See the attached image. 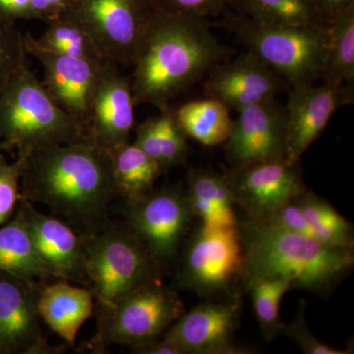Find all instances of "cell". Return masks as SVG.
Returning <instances> with one entry per match:
<instances>
[{
    "label": "cell",
    "instance_id": "cell-1",
    "mask_svg": "<svg viewBox=\"0 0 354 354\" xmlns=\"http://www.w3.org/2000/svg\"><path fill=\"white\" fill-rule=\"evenodd\" d=\"M23 158L21 199L46 205L81 235L108 225L118 195L111 156L88 138L39 147Z\"/></svg>",
    "mask_w": 354,
    "mask_h": 354
},
{
    "label": "cell",
    "instance_id": "cell-2",
    "mask_svg": "<svg viewBox=\"0 0 354 354\" xmlns=\"http://www.w3.org/2000/svg\"><path fill=\"white\" fill-rule=\"evenodd\" d=\"M227 50L212 32L207 18L156 10L131 66L135 104L162 111L169 102L211 71Z\"/></svg>",
    "mask_w": 354,
    "mask_h": 354
},
{
    "label": "cell",
    "instance_id": "cell-3",
    "mask_svg": "<svg viewBox=\"0 0 354 354\" xmlns=\"http://www.w3.org/2000/svg\"><path fill=\"white\" fill-rule=\"evenodd\" d=\"M239 228L244 290L263 279H283L291 288L328 298L353 271V248L329 245L270 223L247 220Z\"/></svg>",
    "mask_w": 354,
    "mask_h": 354
},
{
    "label": "cell",
    "instance_id": "cell-4",
    "mask_svg": "<svg viewBox=\"0 0 354 354\" xmlns=\"http://www.w3.org/2000/svg\"><path fill=\"white\" fill-rule=\"evenodd\" d=\"M87 138L84 128L53 102L28 64L0 93V151L26 157L39 147Z\"/></svg>",
    "mask_w": 354,
    "mask_h": 354
},
{
    "label": "cell",
    "instance_id": "cell-5",
    "mask_svg": "<svg viewBox=\"0 0 354 354\" xmlns=\"http://www.w3.org/2000/svg\"><path fill=\"white\" fill-rule=\"evenodd\" d=\"M225 25L247 51L290 88L313 85L322 79L329 27L265 25L239 12L227 14Z\"/></svg>",
    "mask_w": 354,
    "mask_h": 354
},
{
    "label": "cell",
    "instance_id": "cell-6",
    "mask_svg": "<svg viewBox=\"0 0 354 354\" xmlns=\"http://www.w3.org/2000/svg\"><path fill=\"white\" fill-rule=\"evenodd\" d=\"M82 236L88 288L97 306H108L132 291L160 281L164 267L127 223H108L100 232Z\"/></svg>",
    "mask_w": 354,
    "mask_h": 354
},
{
    "label": "cell",
    "instance_id": "cell-7",
    "mask_svg": "<svg viewBox=\"0 0 354 354\" xmlns=\"http://www.w3.org/2000/svg\"><path fill=\"white\" fill-rule=\"evenodd\" d=\"M184 312L177 292L150 283L108 306H97V333L91 346L95 353L120 344L128 348L160 339Z\"/></svg>",
    "mask_w": 354,
    "mask_h": 354
},
{
    "label": "cell",
    "instance_id": "cell-8",
    "mask_svg": "<svg viewBox=\"0 0 354 354\" xmlns=\"http://www.w3.org/2000/svg\"><path fill=\"white\" fill-rule=\"evenodd\" d=\"M176 286L200 297L227 292L241 279L243 244L239 225L199 227L184 242Z\"/></svg>",
    "mask_w": 354,
    "mask_h": 354
},
{
    "label": "cell",
    "instance_id": "cell-9",
    "mask_svg": "<svg viewBox=\"0 0 354 354\" xmlns=\"http://www.w3.org/2000/svg\"><path fill=\"white\" fill-rule=\"evenodd\" d=\"M155 11L152 0H68L64 14L82 26L106 62L131 66Z\"/></svg>",
    "mask_w": 354,
    "mask_h": 354
},
{
    "label": "cell",
    "instance_id": "cell-10",
    "mask_svg": "<svg viewBox=\"0 0 354 354\" xmlns=\"http://www.w3.org/2000/svg\"><path fill=\"white\" fill-rule=\"evenodd\" d=\"M127 225L158 264H169L189 232L194 216L183 186L152 189L127 202Z\"/></svg>",
    "mask_w": 354,
    "mask_h": 354
},
{
    "label": "cell",
    "instance_id": "cell-11",
    "mask_svg": "<svg viewBox=\"0 0 354 354\" xmlns=\"http://www.w3.org/2000/svg\"><path fill=\"white\" fill-rule=\"evenodd\" d=\"M225 176L234 205L254 223L269 221L281 207L307 190L300 162L288 164L285 160L232 167Z\"/></svg>",
    "mask_w": 354,
    "mask_h": 354
},
{
    "label": "cell",
    "instance_id": "cell-12",
    "mask_svg": "<svg viewBox=\"0 0 354 354\" xmlns=\"http://www.w3.org/2000/svg\"><path fill=\"white\" fill-rule=\"evenodd\" d=\"M241 314L239 297L208 300L184 311L162 337L180 354L250 353L234 344Z\"/></svg>",
    "mask_w": 354,
    "mask_h": 354
},
{
    "label": "cell",
    "instance_id": "cell-13",
    "mask_svg": "<svg viewBox=\"0 0 354 354\" xmlns=\"http://www.w3.org/2000/svg\"><path fill=\"white\" fill-rule=\"evenodd\" d=\"M34 281L0 272V354H53L64 348L48 344L38 310Z\"/></svg>",
    "mask_w": 354,
    "mask_h": 354
},
{
    "label": "cell",
    "instance_id": "cell-14",
    "mask_svg": "<svg viewBox=\"0 0 354 354\" xmlns=\"http://www.w3.org/2000/svg\"><path fill=\"white\" fill-rule=\"evenodd\" d=\"M353 86L309 85L290 88L286 111V153L288 164L300 162L302 155L319 138L341 106L353 104Z\"/></svg>",
    "mask_w": 354,
    "mask_h": 354
},
{
    "label": "cell",
    "instance_id": "cell-15",
    "mask_svg": "<svg viewBox=\"0 0 354 354\" xmlns=\"http://www.w3.org/2000/svg\"><path fill=\"white\" fill-rule=\"evenodd\" d=\"M225 152L232 167L285 160V106L271 99L239 111Z\"/></svg>",
    "mask_w": 354,
    "mask_h": 354
},
{
    "label": "cell",
    "instance_id": "cell-16",
    "mask_svg": "<svg viewBox=\"0 0 354 354\" xmlns=\"http://www.w3.org/2000/svg\"><path fill=\"white\" fill-rule=\"evenodd\" d=\"M131 80L118 64L104 62L100 69L88 113L86 136L109 151L129 142L134 127Z\"/></svg>",
    "mask_w": 354,
    "mask_h": 354
},
{
    "label": "cell",
    "instance_id": "cell-17",
    "mask_svg": "<svg viewBox=\"0 0 354 354\" xmlns=\"http://www.w3.org/2000/svg\"><path fill=\"white\" fill-rule=\"evenodd\" d=\"M25 41L28 55L43 67L41 82L46 92L86 132L95 84L104 62L50 53L35 46L26 36Z\"/></svg>",
    "mask_w": 354,
    "mask_h": 354
},
{
    "label": "cell",
    "instance_id": "cell-18",
    "mask_svg": "<svg viewBox=\"0 0 354 354\" xmlns=\"http://www.w3.org/2000/svg\"><path fill=\"white\" fill-rule=\"evenodd\" d=\"M20 209L39 259L53 279L88 286L82 235L69 223L39 212L32 203L20 200Z\"/></svg>",
    "mask_w": 354,
    "mask_h": 354
},
{
    "label": "cell",
    "instance_id": "cell-19",
    "mask_svg": "<svg viewBox=\"0 0 354 354\" xmlns=\"http://www.w3.org/2000/svg\"><path fill=\"white\" fill-rule=\"evenodd\" d=\"M205 83L207 97L218 100L228 109H241L274 99L290 90L288 83L253 53L239 57L211 70Z\"/></svg>",
    "mask_w": 354,
    "mask_h": 354
},
{
    "label": "cell",
    "instance_id": "cell-20",
    "mask_svg": "<svg viewBox=\"0 0 354 354\" xmlns=\"http://www.w3.org/2000/svg\"><path fill=\"white\" fill-rule=\"evenodd\" d=\"M95 297L87 288L68 281H39L38 310L41 320L70 346L76 342L83 324L94 315Z\"/></svg>",
    "mask_w": 354,
    "mask_h": 354
},
{
    "label": "cell",
    "instance_id": "cell-21",
    "mask_svg": "<svg viewBox=\"0 0 354 354\" xmlns=\"http://www.w3.org/2000/svg\"><path fill=\"white\" fill-rule=\"evenodd\" d=\"M188 204L194 218L206 227L239 225L232 191L225 176L205 169H192L188 174Z\"/></svg>",
    "mask_w": 354,
    "mask_h": 354
},
{
    "label": "cell",
    "instance_id": "cell-22",
    "mask_svg": "<svg viewBox=\"0 0 354 354\" xmlns=\"http://www.w3.org/2000/svg\"><path fill=\"white\" fill-rule=\"evenodd\" d=\"M187 138L176 121L174 109L169 106L139 125L134 144L164 171L185 160Z\"/></svg>",
    "mask_w": 354,
    "mask_h": 354
},
{
    "label": "cell",
    "instance_id": "cell-23",
    "mask_svg": "<svg viewBox=\"0 0 354 354\" xmlns=\"http://www.w3.org/2000/svg\"><path fill=\"white\" fill-rule=\"evenodd\" d=\"M0 272L34 281L53 279L39 259L29 228L18 207L12 218L0 227Z\"/></svg>",
    "mask_w": 354,
    "mask_h": 354
},
{
    "label": "cell",
    "instance_id": "cell-24",
    "mask_svg": "<svg viewBox=\"0 0 354 354\" xmlns=\"http://www.w3.org/2000/svg\"><path fill=\"white\" fill-rule=\"evenodd\" d=\"M230 111L218 100L208 97L186 102L174 113L186 136L212 147L225 143L230 137L234 123Z\"/></svg>",
    "mask_w": 354,
    "mask_h": 354
},
{
    "label": "cell",
    "instance_id": "cell-25",
    "mask_svg": "<svg viewBox=\"0 0 354 354\" xmlns=\"http://www.w3.org/2000/svg\"><path fill=\"white\" fill-rule=\"evenodd\" d=\"M118 195L133 201L153 189L162 169L139 147L129 142L109 151Z\"/></svg>",
    "mask_w": 354,
    "mask_h": 354
},
{
    "label": "cell",
    "instance_id": "cell-26",
    "mask_svg": "<svg viewBox=\"0 0 354 354\" xmlns=\"http://www.w3.org/2000/svg\"><path fill=\"white\" fill-rule=\"evenodd\" d=\"M239 13L261 24L328 28L311 0H230Z\"/></svg>",
    "mask_w": 354,
    "mask_h": 354
},
{
    "label": "cell",
    "instance_id": "cell-27",
    "mask_svg": "<svg viewBox=\"0 0 354 354\" xmlns=\"http://www.w3.org/2000/svg\"><path fill=\"white\" fill-rule=\"evenodd\" d=\"M324 83L335 87L354 84V7L329 26Z\"/></svg>",
    "mask_w": 354,
    "mask_h": 354
},
{
    "label": "cell",
    "instance_id": "cell-28",
    "mask_svg": "<svg viewBox=\"0 0 354 354\" xmlns=\"http://www.w3.org/2000/svg\"><path fill=\"white\" fill-rule=\"evenodd\" d=\"M295 201L308 221L317 241L332 246L353 248V225L339 215L327 200L305 190Z\"/></svg>",
    "mask_w": 354,
    "mask_h": 354
},
{
    "label": "cell",
    "instance_id": "cell-29",
    "mask_svg": "<svg viewBox=\"0 0 354 354\" xmlns=\"http://www.w3.org/2000/svg\"><path fill=\"white\" fill-rule=\"evenodd\" d=\"M48 25L43 36L34 38L25 34L26 39L37 48L50 53L106 62L86 30L67 14H62Z\"/></svg>",
    "mask_w": 354,
    "mask_h": 354
},
{
    "label": "cell",
    "instance_id": "cell-30",
    "mask_svg": "<svg viewBox=\"0 0 354 354\" xmlns=\"http://www.w3.org/2000/svg\"><path fill=\"white\" fill-rule=\"evenodd\" d=\"M290 290L291 283L283 279H263L245 290L250 293L261 333L267 342L274 341L283 335L285 323L281 322L279 317V305L281 298Z\"/></svg>",
    "mask_w": 354,
    "mask_h": 354
},
{
    "label": "cell",
    "instance_id": "cell-31",
    "mask_svg": "<svg viewBox=\"0 0 354 354\" xmlns=\"http://www.w3.org/2000/svg\"><path fill=\"white\" fill-rule=\"evenodd\" d=\"M28 55L25 34L15 22L0 17V93L28 64Z\"/></svg>",
    "mask_w": 354,
    "mask_h": 354
},
{
    "label": "cell",
    "instance_id": "cell-32",
    "mask_svg": "<svg viewBox=\"0 0 354 354\" xmlns=\"http://www.w3.org/2000/svg\"><path fill=\"white\" fill-rule=\"evenodd\" d=\"M22 169V158L9 162L0 153V227L12 218L19 205Z\"/></svg>",
    "mask_w": 354,
    "mask_h": 354
},
{
    "label": "cell",
    "instance_id": "cell-33",
    "mask_svg": "<svg viewBox=\"0 0 354 354\" xmlns=\"http://www.w3.org/2000/svg\"><path fill=\"white\" fill-rule=\"evenodd\" d=\"M283 335L292 339L295 344L306 354H351L353 353V346L346 348H335L319 341L310 332L305 320V301L300 300L297 315L290 324H285Z\"/></svg>",
    "mask_w": 354,
    "mask_h": 354
},
{
    "label": "cell",
    "instance_id": "cell-34",
    "mask_svg": "<svg viewBox=\"0 0 354 354\" xmlns=\"http://www.w3.org/2000/svg\"><path fill=\"white\" fill-rule=\"evenodd\" d=\"M156 10L208 18L223 12L230 0H152Z\"/></svg>",
    "mask_w": 354,
    "mask_h": 354
},
{
    "label": "cell",
    "instance_id": "cell-35",
    "mask_svg": "<svg viewBox=\"0 0 354 354\" xmlns=\"http://www.w3.org/2000/svg\"><path fill=\"white\" fill-rule=\"evenodd\" d=\"M265 223H272L281 230H288L293 234L315 239L313 230L295 199L281 207L269 221Z\"/></svg>",
    "mask_w": 354,
    "mask_h": 354
},
{
    "label": "cell",
    "instance_id": "cell-36",
    "mask_svg": "<svg viewBox=\"0 0 354 354\" xmlns=\"http://www.w3.org/2000/svg\"><path fill=\"white\" fill-rule=\"evenodd\" d=\"M68 0H31L32 20L48 23L64 13Z\"/></svg>",
    "mask_w": 354,
    "mask_h": 354
},
{
    "label": "cell",
    "instance_id": "cell-37",
    "mask_svg": "<svg viewBox=\"0 0 354 354\" xmlns=\"http://www.w3.org/2000/svg\"><path fill=\"white\" fill-rule=\"evenodd\" d=\"M0 17L15 23L32 20L31 0H0Z\"/></svg>",
    "mask_w": 354,
    "mask_h": 354
},
{
    "label": "cell",
    "instance_id": "cell-38",
    "mask_svg": "<svg viewBox=\"0 0 354 354\" xmlns=\"http://www.w3.org/2000/svg\"><path fill=\"white\" fill-rule=\"evenodd\" d=\"M311 1L328 26L332 24L351 7H354V0H311Z\"/></svg>",
    "mask_w": 354,
    "mask_h": 354
},
{
    "label": "cell",
    "instance_id": "cell-39",
    "mask_svg": "<svg viewBox=\"0 0 354 354\" xmlns=\"http://www.w3.org/2000/svg\"><path fill=\"white\" fill-rule=\"evenodd\" d=\"M132 353L136 354H180L176 346L169 342H165L162 337L155 341L139 344V346L130 348Z\"/></svg>",
    "mask_w": 354,
    "mask_h": 354
}]
</instances>
